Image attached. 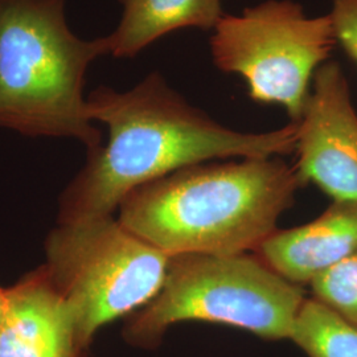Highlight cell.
<instances>
[{
	"label": "cell",
	"mask_w": 357,
	"mask_h": 357,
	"mask_svg": "<svg viewBox=\"0 0 357 357\" xmlns=\"http://www.w3.org/2000/svg\"><path fill=\"white\" fill-rule=\"evenodd\" d=\"M305 301L298 284L277 274L255 253L172 255L162 287L128 317L122 335L128 344L155 349L171 326L205 321L265 340H290Z\"/></svg>",
	"instance_id": "obj_4"
},
{
	"label": "cell",
	"mask_w": 357,
	"mask_h": 357,
	"mask_svg": "<svg viewBox=\"0 0 357 357\" xmlns=\"http://www.w3.org/2000/svg\"><path fill=\"white\" fill-rule=\"evenodd\" d=\"M328 15L336 43L357 65V0H331Z\"/></svg>",
	"instance_id": "obj_13"
},
{
	"label": "cell",
	"mask_w": 357,
	"mask_h": 357,
	"mask_svg": "<svg viewBox=\"0 0 357 357\" xmlns=\"http://www.w3.org/2000/svg\"><path fill=\"white\" fill-rule=\"evenodd\" d=\"M302 187L281 156L206 162L130 192L118 220L168 257L253 253Z\"/></svg>",
	"instance_id": "obj_2"
},
{
	"label": "cell",
	"mask_w": 357,
	"mask_h": 357,
	"mask_svg": "<svg viewBox=\"0 0 357 357\" xmlns=\"http://www.w3.org/2000/svg\"><path fill=\"white\" fill-rule=\"evenodd\" d=\"M312 298L357 327V253L310 281Z\"/></svg>",
	"instance_id": "obj_12"
},
{
	"label": "cell",
	"mask_w": 357,
	"mask_h": 357,
	"mask_svg": "<svg viewBox=\"0 0 357 357\" xmlns=\"http://www.w3.org/2000/svg\"><path fill=\"white\" fill-rule=\"evenodd\" d=\"M106 54L105 38L72 32L65 0H0V128L98 150L84 85L90 64Z\"/></svg>",
	"instance_id": "obj_3"
},
{
	"label": "cell",
	"mask_w": 357,
	"mask_h": 357,
	"mask_svg": "<svg viewBox=\"0 0 357 357\" xmlns=\"http://www.w3.org/2000/svg\"><path fill=\"white\" fill-rule=\"evenodd\" d=\"M123 13L103 36L107 54L130 59L168 33L185 28L213 31L225 15L222 0H118Z\"/></svg>",
	"instance_id": "obj_10"
},
{
	"label": "cell",
	"mask_w": 357,
	"mask_h": 357,
	"mask_svg": "<svg viewBox=\"0 0 357 357\" xmlns=\"http://www.w3.org/2000/svg\"><path fill=\"white\" fill-rule=\"evenodd\" d=\"M290 342L307 357H357V327L314 298H306Z\"/></svg>",
	"instance_id": "obj_11"
},
{
	"label": "cell",
	"mask_w": 357,
	"mask_h": 357,
	"mask_svg": "<svg viewBox=\"0 0 357 357\" xmlns=\"http://www.w3.org/2000/svg\"><path fill=\"white\" fill-rule=\"evenodd\" d=\"M6 302H7V289L0 287V324L4 317V311H6Z\"/></svg>",
	"instance_id": "obj_14"
},
{
	"label": "cell",
	"mask_w": 357,
	"mask_h": 357,
	"mask_svg": "<svg viewBox=\"0 0 357 357\" xmlns=\"http://www.w3.org/2000/svg\"><path fill=\"white\" fill-rule=\"evenodd\" d=\"M295 168L333 202L357 200V113L348 79L337 61L317 72L298 122Z\"/></svg>",
	"instance_id": "obj_7"
},
{
	"label": "cell",
	"mask_w": 357,
	"mask_h": 357,
	"mask_svg": "<svg viewBox=\"0 0 357 357\" xmlns=\"http://www.w3.org/2000/svg\"><path fill=\"white\" fill-rule=\"evenodd\" d=\"M284 280L299 284L357 253V200L333 202L318 218L277 229L255 252Z\"/></svg>",
	"instance_id": "obj_9"
},
{
	"label": "cell",
	"mask_w": 357,
	"mask_h": 357,
	"mask_svg": "<svg viewBox=\"0 0 357 357\" xmlns=\"http://www.w3.org/2000/svg\"><path fill=\"white\" fill-rule=\"evenodd\" d=\"M336 44L330 15L308 16L294 0H265L225 13L209 41L218 70L241 77L253 101L282 106L294 123Z\"/></svg>",
	"instance_id": "obj_6"
},
{
	"label": "cell",
	"mask_w": 357,
	"mask_h": 357,
	"mask_svg": "<svg viewBox=\"0 0 357 357\" xmlns=\"http://www.w3.org/2000/svg\"><path fill=\"white\" fill-rule=\"evenodd\" d=\"M89 348L44 265L7 289L0 357H89Z\"/></svg>",
	"instance_id": "obj_8"
},
{
	"label": "cell",
	"mask_w": 357,
	"mask_h": 357,
	"mask_svg": "<svg viewBox=\"0 0 357 357\" xmlns=\"http://www.w3.org/2000/svg\"><path fill=\"white\" fill-rule=\"evenodd\" d=\"M45 253L44 266L90 344L101 327L153 299L168 265V255L114 216L59 224L47 238Z\"/></svg>",
	"instance_id": "obj_5"
},
{
	"label": "cell",
	"mask_w": 357,
	"mask_h": 357,
	"mask_svg": "<svg viewBox=\"0 0 357 357\" xmlns=\"http://www.w3.org/2000/svg\"><path fill=\"white\" fill-rule=\"evenodd\" d=\"M90 121L105 123V147L88 153L65 190L59 224L113 216L128 193L184 167L273 158L295 151L298 123L266 132L222 126L172 89L159 72L126 91L100 86L86 97Z\"/></svg>",
	"instance_id": "obj_1"
}]
</instances>
